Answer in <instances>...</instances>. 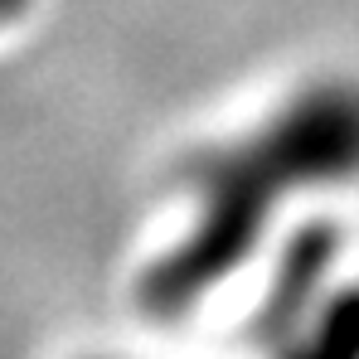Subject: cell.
<instances>
[{
  "label": "cell",
  "instance_id": "cell-1",
  "mask_svg": "<svg viewBox=\"0 0 359 359\" xmlns=\"http://www.w3.org/2000/svg\"><path fill=\"white\" fill-rule=\"evenodd\" d=\"M350 175H359V83H316L248 136L194 161V214L146 267L136 287L141 311L156 320L194 311L257 252L292 194Z\"/></svg>",
  "mask_w": 359,
  "mask_h": 359
},
{
  "label": "cell",
  "instance_id": "cell-2",
  "mask_svg": "<svg viewBox=\"0 0 359 359\" xmlns=\"http://www.w3.org/2000/svg\"><path fill=\"white\" fill-rule=\"evenodd\" d=\"M335 248L340 238L320 224V229H306L287 243L267 292L257 297V311L248 320V340L257 350H277L292 330H301L316 306L330 297V267H335Z\"/></svg>",
  "mask_w": 359,
  "mask_h": 359
},
{
  "label": "cell",
  "instance_id": "cell-3",
  "mask_svg": "<svg viewBox=\"0 0 359 359\" xmlns=\"http://www.w3.org/2000/svg\"><path fill=\"white\" fill-rule=\"evenodd\" d=\"M277 359H359V282L335 287L316 316L277 345Z\"/></svg>",
  "mask_w": 359,
  "mask_h": 359
},
{
  "label": "cell",
  "instance_id": "cell-4",
  "mask_svg": "<svg viewBox=\"0 0 359 359\" xmlns=\"http://www.w3.org/2000/svg\"><path fill=\"white\" fill-rule=\"evenodd\" d=\"M25 5H29V0H0V25L20 20V15H25Z\"/></svg>",
  "mask_w": 359,
  "mask_h": 359
}]
</instances>
